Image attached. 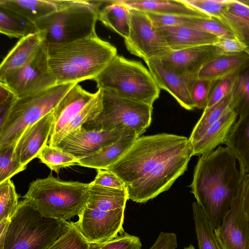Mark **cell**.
<instances>
[{
	"label": "cell",
	"mask_w": 249,
	"mask_h": 249,
	"mask_svg": "<svg viewBox=\"0 0 249 249\" xmlns=\"http://www.w3.org/2000/svg\"><path fill=\"white\" fill-rule=\"evenodd\" d=\"M213 45L219 48L223 53H237L245 52L243 46L236 38H218Z\"/></svg>",
	"instance_id": "obj_47"
},
{
	"label": "cell",
	"mask_w": 249,
	"mask_h": 249,
	"mask_svg": "<svg viewBox=\"0 0 249 249\" xmlns=\"http://www.w3.org/2000/svg\"><path fill=\"white\" fill-rule=\"evenodd\" d=\"M192 157L188 138L169 133L138 137L106 170L124 183L128 199L144 203L168 190Z\"/></svg>",
	"instance_id": "obj_1"
},
{
	"label": "cell",
	"mask_w": 249,
	"mask_h": 249,
	"mask_svg": "<svg viewBox=\"0 0 249 249\" xmlns=\"http://www.w3.org/2000/svg\"><path fill=\"white\" fill-rule=\"evenodd\" d=\"M0 32L9 37L22 38L36 33L35 23L10 10L0 7Z\"/></svg>",
	"instance_id": "obj_31"
},
{
	"label": "cell",
	"mask_w": 249,
	"mask_h": 249,
	"mask_svg": "<svg viewBox=\"0 0 249 249\" xmlns=\"http://www.w3.org/2000/svg\"><path fill=\"white\" fill-rule=\"evenodd\" d=\"M133 133H136L125 128L95 130H87L82 126L69 134L54 147L80 160Z\"/></svg>",
	"instance_id": "obj_13"
},
{
	"label": "cell",
	"mask_w": 249,
	"mask_h": 249,
	"mask_svg": "<svg viewBox=\"0 0 249 249\" xmlns=\"http://www.w3.org/2000/svg\"><path fill=\"white\" fill-rule=\"evenodd\" d=\"M90 183L62 181L52 174L32 181L23 196L44 216L68 221L79 216L87 201Z\"/></svg>",
	"instance_id": "obj_4"
},
{
	"label": "cell",
	"mask_w": 249,
	"mask_h": 249,
	"mask_svg": "<svg viewBox=\"0 0 249 249\" xmlns=\"http://www.w3.org/2000/svg\"><path fill=\"white\" fill-rule=\"evenodd\" d=\"M102 110L83 126L87 130H111L125 128L140 137L150 125L153 106L101 89Z\"/></svg>",
	"instance_id": "obj_9"
},
{
	"label": "cell",
	"mask_w": 249,
	"mask_h": 249,
	"mask_svg": "<svg viewBox=\"0 0 249 249\" xmlns=\"http://www.w3.org/2000/svg\"><path fill=\"white\" fill-rule=\"evenodd\" d=\"M44 43L57 84L93 80L117 54L116 47L96 33L71 42Z\"/></svg>",
	"instance_id": "obj_3"
},
{
	"label": "cell",
	"mask_w": 249,
	"mask_h": 249,
	"mask_svg": "<svg viewBox=\"0 0 249 249\" xmlns=\"http://www.w3.org/2000/svg\"><path fill=\"white\" fill-rule=\"evenodd\" d=\"M18 99L16 95L8 87L0 82V126L4 123L12 107Z\"/></svg>",
	"instance_id": "obj_44"
},
{
	"label": "cell",
	"mask_w": 249,
	"mask_h": 249,
	"mask_svg": "<svg viewBox=\"0 0 249 249\" xmlns=\"http://www.w3.org/2000/svg\"><path fill=\"white\" fill-rule=\"evenodd\" d=\"M225 9L219 20L231 29L249 54V8L238 0H225Z\"/></svg>",
	"instance_id": "obj_25"
},
{
	"label": "cell",
	"mask_w": 249,
	"mask_h": 249,
	"mask_svg": "<svg viewBox=\"0 0 249 249\" xmlns=\"http://www.w3.org/2000/svg\"><path fill=\"white\" fill-rule=\"evenodd\" d=\"M42 43L40 36L36 32L20 39L0 64V82L33 59Z\"/></svg>",
	"instance_id": "obj_19"
},
{
	"label": "cell",
	"mask_w": 249,
	"mask_h": 249,
	"mask_svg": "<svg viewBox=\"0 0 249 249\" xmlns=\"http://www.w3.org/2000/svg\"><path fill=\"white\" fill-rule=\"evenodd\" d=\"M73 2L62 0H0V7L16 12L35 23Z\"/></svg>",
	"instance_id": "obj_22"
},
{
	"label": "cell",
	"mask_w": 249,
	"mask_h": 249,
	"mask_svg": "<svg viewBox=\"0 0 249 249\" xmlns=\"http://www.w3.org/2000/svg\"><path fill=\"white\" fill-rule=\"evenodd\" d=\"M232 93L212 107L206 108L188 138L190 146L196 143L208 128L231 108Z\"/></svg>",
	"instance_id": "obj_30"
},
{
	"label": "cell",
	"mask_w": 249,
	"mask_h": 249,
	"mask_svg": "<svg viewBox=\"0 0 249 249\" xmlns=\"http://www.w3.org/2000/svg\"><path fill=\"white\" fill-rule=\"evenodd\" d=\"M177 248V235L173 232L162 231L149 249H176Z\"/></svg>",
	"instance_id": "obj_46"
},
{
	"label": "cell",
	"mask_w": 249,
	"mask_h": 249,
	"mask_svg": "<svg viewBox=\"0 0 249 249\" xmlns=\"http://www.w3.org/2000/svg\"><path fill=\"white\" fill-rule=\"evenodd\" d=\"M93 80L98 89L151 106L160 94V89L148 69L140 62L118 54Z\"/></svg>",
	"instance_id": "obj_7"
},
{
	"label": "cell",
	"mask_w": 249,
	"mask_h": 249,
	"mask_svg": "<svg viewBox=\"0 0 249 249\" xmlns=\"http://www.w3.org/2000/svg\"><path fill=\"white\" fill-rule=\"evenodd\" d=\"M243 207L249 221V174L243 178Z\"/></svg>",
	"instance_id": "obj_48"
},
{
	"label": "cell",
	"mask_w": 249,
	"mask_h": 249,
	"mask_svg": "<svg viewBox=\"0 0 249 249\" xmlns=\"http://www.w3.org/2000/svg\"><path fill=\"white\" fill-rule=\"evenodd\" d=\"M94 244L89 242L71 221L68 230L47 249H92Z\"/></svg>",
	"instance_id": "obj_35"
},
{
	"label": "cell",
	"mask_w": 249,
	"mask_h": 249,
	"mask_svg": "<svg viewBox=\"0 0 249 249\" xmlns=\"http://www.w3.org/2000/svg\"><path fill=\"white\" fill-rule=\"evenodd\" d=\"M231 106L238 116L249 112V65L237 73L232 92Z\"/></svg>",
	"instance_id": "obj_33"
},
{
	"label": "cell",
	"mask_w": 249,
	"mask_h": 249,
	"mask_svg": "<svg viewBox=\"0 0 249 249\" xmlns=\"http://www.w3.org/2000/svg\"><path fill=\"white\" fill-rule=\"evenodd\" d=\"M185 26L201 30L219 38H236L226 24L213 17L210 18H198L193 23Z\"/></svg>",
	"instance_id": "obj_38"
},
{
	"label": "cell",
	"mask_w": 249,
	"mask_h": 249,
	"mask_svg": "<svg viewBox=\"0 0 249 249\" xmlns=\"http://www.w3.org/2000/svg\"><path fill=\"white\" fill-rule=\"evenodd\" d=\"M238 117L232 107L229 109L208 128L196 143L191 146L192 157H200L214 150L222 144H224Z\"/></svg>",
	"instance_id": "obj_20"
},
{
	"label": "cell",
	"mask_w": 249,
	"mask_h": 249,
	"mask_svg": "<svg viewBox=\"0 0 249 249\" xmlns=\"http://www.w3.org/2000/svg\"><path fill=\"white\" fill-rule=\"evenodd\" d=\"M10 219L0 221V249H2Z\"/></svg>",
	"instance_id": "obj_49"
},
{
	"label": "cell",
	"mask_w": 249,
	"mask_h": 249,
	"mask_svg": "<svg viewBox=\"0 0 249 249\" xmlns=\"http://www.w3.org/2000/svg\"><path fill=\"white\" fill-rule=\"evenodd\" d=\"M238 72L214 81L210 92L206 108L212 107L232 92Z\"/></svg>",
	"instance_id": "obj_39"
},
{
	"label": "cell",
	"mask_w": 249,
	"mask_h": 249,
	"mask_svg": "<svg viewBox=\"0 0 249 249\" xmlns=\"http://www.w3.org/2000/svg\"><path fill=\"white\" fill-rule=\"evenodd\" d=\"M158 28L169 26H187L200 18L177 15H164L145 12Z\"/></svg>",
	"instance_id": "obj_42"
},
{
	"label": "cell",
	"mask_w": 249,
	"mask_h": 249,
	"mask_svg": "<svg viewBox=\"0 0 249 249\" xmlns=\"http://www.w3.org/2000/svg\"><path fill=\"white\" fill-rule=\"evenodd\" d=\"M142 246L139 237L124 231L108 242L94 244L92 249H141Z\"/></svg>",
	"instance_id": "obj_40"
},
{
	"label": "cell",
	"mask_w": 249,
	"mask_h": 249,
	"mask_svg": "<svg viewBox=\"0 0 249 249\" xmlns=\"http://www.w3.org/2000/svg\"><path fill=\"white\" fill-rule=\"evenodd\" d=\"M145 62L160 89L169 93L184 108L194 109L191 91L198 78L172 72L159 60H148Z\"/></svg>",
	"instance_id": "obj_16"
},
{
	"label": "cell",
	"mask_w": 249,
	"mask_h": 249,
	"mask_svg": "<svg viewBox=\"0 0 249 249\" xmlns=\"http://www.w3.org/2000/svg\"><path fill=\"white\" fill-rule=\"evenodd\" d=\"M18 197L10 179L0 184V221L11 218L18 206Z\"/></svg>",
	"instance_id": "obj_36"
},
{
	"label": "cell",
	"mask_w": 249,
	"mask_h": 249,
	"mask_svg": "<svg viewBox=\"0 0 249 249\" xmlns=\"http://www.w3.org/2000/svg\"><path fill=\"white\" fill-rule=\"evenodd\" d=\"M158 29L172 51L213 45L219 38L188 26H169Z\"/></svg>",
	"instance_id": "obj_23"
},
{
	"label": "cell",
	"mask_w": 249,
	"mask_h": 249,
	"mask_svg": "<svg viewBox=\"0 0 249 249\" xmlns=\"http://www.w3.org/2000/svg\"><path fill=\"white\" fill-rule=\"evenodd\" d=\"M249 65V54L246 52L222 53L207 62L201 69L198 78L216 80L239 71Z\"/></svg>",
	"instance_id": "obj_24"
},
{
	"label": "cell",
	"mask_w": 249,
	"mask_h": 249,
	"mask_svg": "<svg viewBox=\"0 0 249 249\" xmlns=\"http://www.w3.org/2000/svg\"><path fill=\"white\" fill-rule=\"evenodd\" d=\"M192 210L198 249H222L214 231L196 201L192 203Z\"/></svg>",
	"instance_id": "obj_32"
},
{
	"label": "cell",
	"mask_w": 249,
	"mask_h": 249,
	"mask_svg": "<svg viewBox=\"0 0 249 249\" xmlns=\"http://www.w3.org/2000/svg\"><path fill=\"white\" fill-rule=\"evenodd\" d=\"M1 82L18 98L33 95L57 85L49 67L45 43L43 42L33 59Z\"/></svg>",
	"instance_id": "obj_12"
},
{
	"label": "cell",
	"mask_w": 249,
	"mask_h": 249,
	"mask_svg": "<svg viewBox=\"0 0 249 249\" xmlns=\"http://www.w3.org/2000/svg\"><path fill=\"white\" fill-rule=\"evenodd\" d=\"M227 147L219 146L199 157L190 186L213 231L221 226L238 194L244 176Z\"/></svg>",
	"instance_id": "obj_2"
},
{
	"label": "cell",
	"mask_w": 249,
	"mask_h": 249,
	"mask_svg": "<svg viewBox=\"0 0 249 249\" xmlns=\"http://www.w3.org/2000/svg\"><path fill=\"white\" fill-rule=\"evenodd\" d=\"M98 20L124 39L128 37L130 22L129 9L116 0H106L105 5L100 9Z\"/></svg>",
	"instance_id": "obj_28"
},
{
	"label": "cell",
	"mask_w": 249,
	"mask_h": 249,
	"mask_svg": "<svg viewBox=\"0 0 249 249\" xmlns=\"http://www.w3.org/2000/svg\"><path fill=\"white\" fill-rule=\"evenodd\" d=\"M70 225L44 216L24 198L10 218L2 249H47Z\"/></svg>",
	"instance_id": "obj_5"
},
{
	"label": "cell",
	"mask_w": 249,
	"mask_h": 249,
	"mask_svg": "<svg viewBox=\"0 0 249 249\" xmlns=\"http://www.w3.org/2000/svg\"><path fill=\"white\" fill-rule=\"evenodd\" d=\"M183 249H195V248L194 246L191 244L189 246L185 247Z\"/></svg>",
	"instance_id": "obj_51"
},
{
	"label": "cell",
	"mask_w": 249,
	"mask_h": 249,
	"mask_svg": "<svg viewBox=\"0 0 249 249\" xmlns=\"http://www.w3.org/2000/svg\"><path fill=\"white\" fill-rule=\"evenodd\" d=\"M51 170L58 173L61 168L78 164V160L60 149L46 145L37 157Z\"/></svg>",
	"instance_id": "obj_34"
},
{
	"label": "cell",
	"mask_w": 249,
	"mask_h": 249,
	"mask_svg": "<svg viewBox=\"0 0 249 249\" xmlns=\"http://www.w3.org/2000/svg\"><path fill=\"white\" fill-rule=\"evenodd\" d=\"M214 81L198 78L196 80L191 91L195 108L204 110L207 107L210 92Z\"/></svg>",
	"instance_id": "obj_41"
},
{
	"label": "cell",
	"mask_w": 249,
	"mask_h": 249,
	"mask_svg": "<svg viewBox=\"0 0 249 249\" xmlns=\"http://www.w3.org/2000/svg\"><path fill=\"white\" fill-rule=\"evenodd\" d=\"M186 3L208 15L220 19L226 6L225 0H183Z\"/></svg>",
	"instance_id": "obj_43"
},
{
	"label": "cell",
	"mask_w": 249,
	"mask_h": 249,
	"mask_svg": "<svg viewBox=\"0 0 249 249\" xmlns=\"http://www.w3.org/2000/svg\"><path fill=\"white\" fill-rule=\"evenodd\" d=\"M222 53L214 45H205L172 51L159 60L172 72L198 78V73L204 65Z\"/></svg>",
	"instance_id": "obj_15"
},
{
	"label": "cell",
	"mask_w": 249,
	"mask_h": 249,
	"mask_svg": "<svg viewBox=\"0 0 249 249\" xmlns=\"http://www.w3.org/2000/svg\"><path fill=\"white\" fill-rule=\"evenodd\" d=\"M96 92L85 90L78 83L75 84L53 109V124L50 139L57 135L91 101Z\"/></svg>",
	"instance_id": "obj_18"
},
{
	"label": "cell",
	"mask_w": 249,
	"mask_h": 249,
	"mask_svg": "<svg viewBox=\"0 0 249 249\" xmlns=\"http://www.w3.org/2000/svg\"><path fill=\"white\" fill-rule=\"evenodd\" d=\"M14 149L13 146L0 149V184L26 168L15 158Z\"/></svg>",
	"instance_id": "obj_37"
},
{
	"label": "cell",
	"mask_w": 249,
	"mask_h": 249,
	"mask_svg": "<svg viewBox=\"0 0 249 249\" xmlns=\"http://www.w3.org/2000/svg\"><path fill=\"white\" fill-rule=\"evenodd\" d=\"M129 9L130 30L124 39L126 48L131 54L148 60H160L172 51L159 29L143 11Z\"/></svg>",
	"instance_id": "obj_10"
},
{
	"label": "cell",
	"mask_w": 249,
	"mask_h": 249,
	"mask_svg": "<svg viewBox=\"0 0 249 249\" xmlns=\"http://www.w3.org/2000/svg\"><path fill=\"white\" fill-rule=\"evenodd\" d=\"M105 0H74L70 5L35 23L36 32L47 43L68 42L96 33L99 12Z\"/></svg>",
	"instance_id": "obj_6"
},
{
	"label": "cell",
	"mask_w": 249,
	"mask_h": 249,
	"mask_svg": "<svg viewBox=\"0 0 249 249\" xmlns=\"http://www.w3.org/2000/svg\"><path fill=\"white\" fill-rule=\"evenodd\" d=\"M97 175L92 182L96 185L120 189H126L123 181L113 172L103 169H97Z\"/></svg>",
	"instance_id": "obj_45"
},
{
	"label": "cell",
	"mask_w": 249,
	"mask_h": 249,
	"mask_svg": "<svg viewBox=\"0 0 249 249\" xmlns=\"http://www.w3.org/2000/svg\"><path fill=\"white\" fill-rule=\"evenodd\" d=\"M214 232L222 249H249V221L243 207V181L221 226Z\"/></svg>",
	"instance_id": "obj_14"
},
{
	"label": "cell",
	"mask_w": 249,
	"mask_h": 249,
	"mask_svg": "<svg viewBox=\"0 0 249 249\" xmlns=\"http://www.w3.org/2000/svg\"><path fill=\"white\" fill-rule=\"evenodd\" d=\"M53 110L27 128L17 142L14 155L22 166L27 167L47 145L53 124Z\"/></svg>",
	"instance_id": "obj_17"
},
{
	"label": "cell",
	"mask_w": 249,
	"mask_h": 249,
	"mask_svg": "<svg viewBox=\"0 0 249 249\" xmlns=\"http://www.w3.org/2000/svg\"><path fill=\"white\" fill-rule=\"evenodd\" d=\"M128 8L144 12L177 15L204 18L210 16L186 3L183 0H116Z\"/></svg>",
	"instance_id": "obj_21"
},
{
	"label": "cell",
	"mask_w": 249,
	"mask_h": 249,
	"mask_svg": "<svg viewBox=\"0 0 249 249\" xmlns=\"http://www.w3.org/2000/svg\"><path fill=\"white\" fill-rule=\"evenodd\" d=\"M238 1L240 3L249 8V0H238Z\"/></svg>",
	"instance_id": "obj_50"
},
{
	"label": "cell",
	"mask_w": 249,
	"mask_h": 249,
	"mask_svg": "<svg viewBox=\"0 0 249 249\" xmlns=\"http://www.w3.org/2000/svg\"><path fill=\"white\" fill-rule=\"evenodd\" d=\"M224 145L236 157L242 175L249 174V112L238 117Z\"/></svg>",
	"instance_id": "obj_27"
},
{
	"label": "cell",
	"mask_w": 249,
	"mask_h": 249,
	"mask_svg": "<svg viewBox=\"0 0 249 249\" xmlns=\"http://www.w3.org/2000/svg\"><path fill=\"white\" fill-rule=\"evenodd\" d=\"M138 137L135 133L124 136L97 152L78 160V164L96 170H106L124 154Z\"/></svg>",
	"instance_id": "obj_26"
},
{
	"label": "cell",
	"mask_w": 249,
	"mask_h": 249,
	"mask_svg": "<svg viewBox=\"0 0 249 249\" xmlns=\"http://www.w3.org/2000/svg\"><path fill=\"white\" fill-rule=\"evenodd\" d=\"M102 91L98 89L93 99L57 135L49 139V145L55 146L71 132L94 120L102 110Z\"/></svg>",
	"instance_id": "obj_29"
},
{
	"label": "cell",
	"mask_w": 249,
	"mask_h": 249,
	"mask_svg": "<svg viewBox=\"0 0 249 249\" xmlns=\"http://www.w3.org/2000/svg\"><path fill=\"white\" fill-rule=\"evenodd\" d=\"M75 84H57L33 95L18 98L0 126V149L15 147L25 130L52 111Z\"/></svg>",
	"instance_id": "obj_8"
},
{
	"label": "cell",
	"mask_w": 249,
	"mask_h": 249,
	"mask_svg": "<svg viewBox=\"0 0 249 249\" xmlns=\"http://www.w3.org/2000/svg\"><path fill=\"white\" fill-rule=\"evenodd\" d=\"M124 210L86 203L74 224L89 242L106 243L125 231Z\"/></svg>",
	"instance_id": "obj_11"
}]
</instances>
